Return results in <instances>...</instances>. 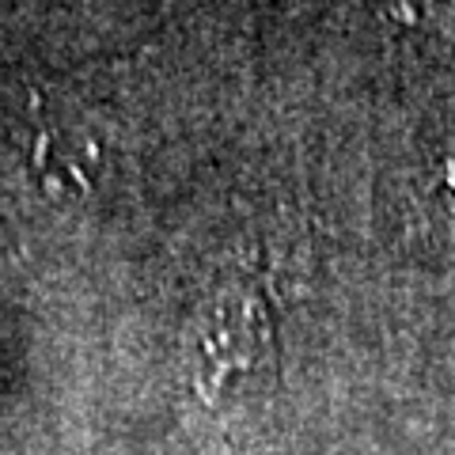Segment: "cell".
I'll return each instance as SVG.
<instances>
[{
	"mask_svg": "<svg viewBox=\"0 0 455 455\" xmlns=\"http://www.w3.org/2000/svg\"><path fill=\"white\" fill-rule=\"evenodd\" d=\"M190 364L205 403H220L228 391L274 376L277 334L266 296L239 281L209 296L190 331Z\"/></svg>",
	"mask_w": 455,
	"mask_h": 455,
	"instance_id": "obj_2",
	"label": "cell"
},
{
	"mask_svg": "<svg viewBox=\"0 0 455 455\" xmlns=\"http://www.w3.org/2000/svg\"><path fill=\"white\" fill-rule=\"evenodd\" d=\"M0 156L42 194H88L99 152L88 125L35 84H0Z\"/></svg>",
	"mask_w": 455,
	"mask_h": 455,
	"instance_id": "obj_1",
	"label": "cell"
},
{
	"mask_svg": "<svg viewBox=\"0 0 455 455\" xmlns=\"http://www.w3.org/2000/svg\"><path fill=\"white\" fill-rule=\"evenodd\" d=\"M429 4V12H436V16H455V0H425Z\"/></svg>",
	"mask_w": 455,
	"mask_h": 455,
	"instance_id": "obj_3",
	"label": "cell"
},
{
	"mask_svg": "<svg viewBox=\"0 0 455 455\" xmlns=\"http://www.w3.org/2000/svg\"><path fill=\"white\" fill-rule=\"evenodd\" d=\"M448 190L455 197V152H451V160H448Z\"/></svg>",
	"mask_w": 455,
	"mask_h": 455,
	"instance_id": "obj_4",
	"label": "cell"
}]
</instances>
